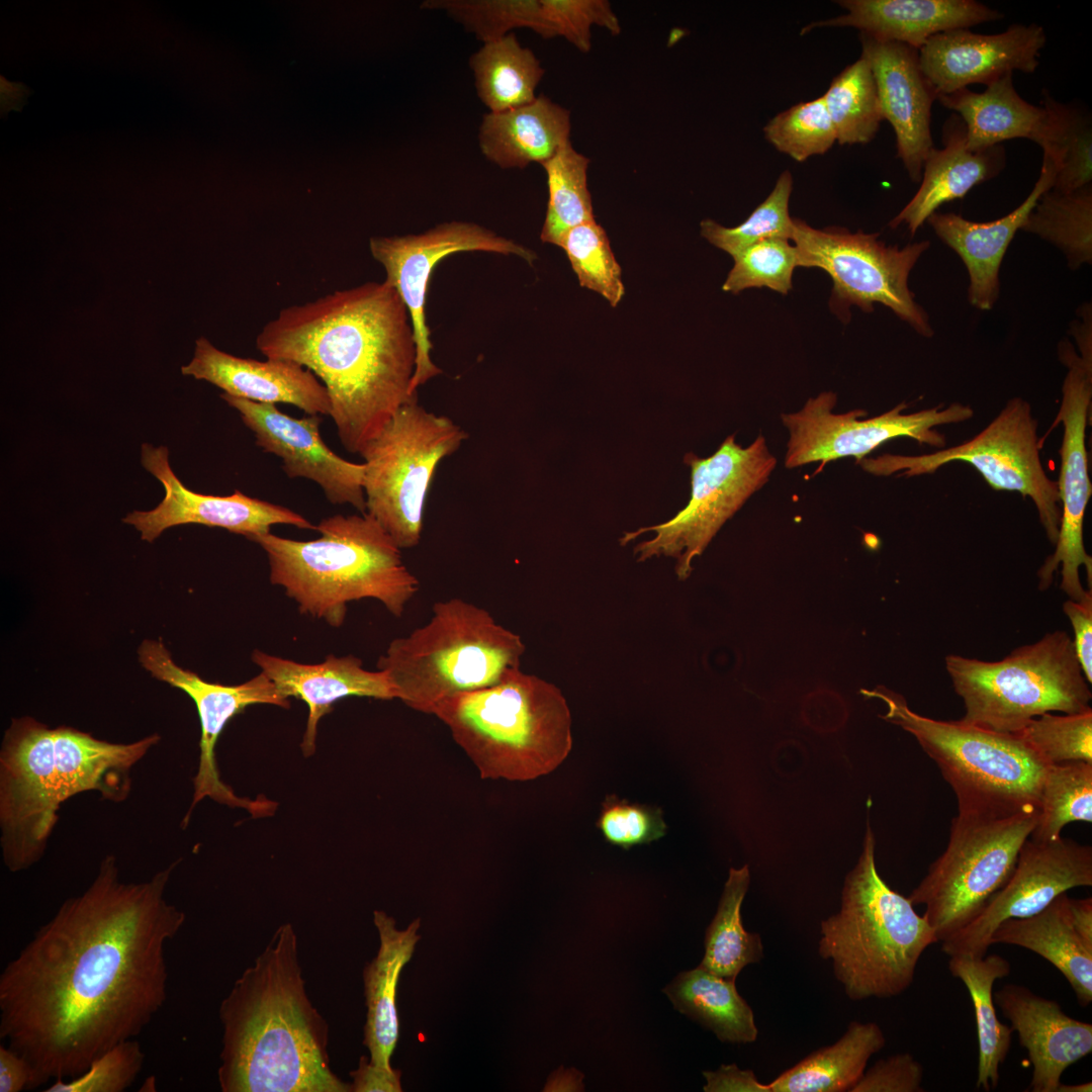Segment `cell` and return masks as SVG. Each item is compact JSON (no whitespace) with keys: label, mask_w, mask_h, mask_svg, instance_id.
<instances>
[{"label":"cell","mask_w":1092,"mask_h":1092,"mask_svg":"<svg viewBox=\"0 0 1092 1092\" xmlns=\"http://www.w3.org/2000/svg\"><path fill=\"white\" fill-rule=\"evenodd\" d=\"M180 859L124 882L105 855L0 975V1038L32 1070L29 1089L74 1078L138 1036L167 999L166 945L186 916L166 889Z\"/></svg>","instance_id":"1"},{"label":"cell","mask_w":1092,"mask_h":1092,"mask_svg":"<svg viewBox=\"0 0 1092 1092\" xmlns=\"http://www.w3.org/2000/svg\"><path fill=\"white\" fill-rule=\"evenodd\" d=\"M271 359L309 369L325 385L342 445L359 454L411 392L417 346L408 310L385 280L281 309L256 337Z\"/></svg>","instance_id":"2"},{"label":"cell","mask_w":1092,"mask_h":1092,"mask_svg":"<svg viewBox=\"0 0 1092 1092\" xmlns=\"http://www.w3.org/2000/svg\"><path fill=\"white\" fill-rule=\"evenodd\" d=\"M223 1092H350L331 1069L329 1025L309 1000L297 934L280 925L221 1001Z\"/></svg>","instance_id":"3"},{"label":"cell","mask_w":1092,"mask_h":1092,"mask_svg":"<svg viewBox=\"0 0 1092 1092\" xmlns=\"http://www.w3.org/2000/svg\"><path fill=\"white\" fill-rule=\"evenodd\" d=\"M160 740L153 733L116 743L29 716L12 719L0 748V846L8 871L28 870L43 857L68 799L97 792L112 803L125 801L133 767Z\"/></svg>","instance_id":"4"},{"label":"cell","mask_w":1092,"mask_h":1092,"mask_svg":"<svg viewBox=\"0 0 1092 1092\" xmlns=\"http://www.w3.org/2000/svg\"><path fill=\"white\" fill-rule=\"evenodd\" d=\"M317 539L298 541L269 533L255 536L266 552L270 581L280 585L301 614L341 626L350 602L379 601L400 617L420 582L401 549L369 515H335L316 526Z\"/></svg>","instance_id":"5"},{"label":"cell","mask_w":1092,"mask_h":1092,"mask_svg":"<svg viewBox=\"0 0 1092 1092\" xmlns=\"http://www.w3.org/2000/svg\"><path fill=\"white\" fill-rule=\"evenodd\" d=\"M449 729L483 780L527 782L555 770L572 748L571 713L558 687L519 668L490 687L439 703Z\"/></svg>","instance_id":"6"},{"label":"cell","mask_w":1092,"mask_h":1092,"mask_svg":"<svg viewBox=\"0 0 1092 1092\" xmlns=\"http://www.w3.org/2000/svg\"><path fill=\"white\" fill-rule=\"evenodd\" d=\"M868 823L862 850L844 880L840 910L821 922L818 952L854 1001L890 998L907 990L926 948L938 942L910 900L878 873Z\"/></svg>","instance_id":"7"},{"label":"cell","mask_w":1092,"mask_h":1092,"mask_svg":"<svg viewBox=\"0 0 1092 1092\" xmlns=\"http://www.w3.org/2000/svg\"><path fill=\"white\" fill-rule=\"evenodd\" d=\"M526 645L492 615L460 598L439 601L432 616L408 635L394 638L376 667L396 699L432 715L442 701L498 682L519 668Z\"/></svg>","instance_id":"8"},{"label":"cell","mask_w":1092,"mask_h":1092,"mask_svg":"<svg viewBox=\"0 0 1092 1092\" xmlns=\"http://www.w3.org/2000/svg\"><path fill=\"white\" fill-rule=\"evenodd\" d=\"M860 693L881 700L887 707L881 718L914 736L952 789L958 810L1038 808L1048 764L1014 733L922 716L882 686Z\"/></svg>","instance_id":"9"},{"label":"cell","mask_w":1092,"mask_h":1092,"mask_svg":"<svg viewBox=\"0 0 1092 1092\" xmlns=\"http://www.w3.org/2000/svg\"><path fill=\"white\" fill-rule=\"evenodd\" d=\"M945 667L963 699L965 723L1014 733L1048 712L1091 709L1092 694L1065 631L1046 633L999 661L949 654Z\"/></svg>","instance_id":"10"},{"label":"cell","mask_w":1092,"mask_h":1092,"mask_svg":"<svg viewBox=\"0 0 1092 1092\" xmlns=\"http://www.w3.org/2000/svg\"><path fill=\"white\" fill-rule=\"evenodd\" d=\"M1038 808L958 810L944 851L908 899L940 942L971 922L1011 876Z\"/></svg>","instance_id":"11"},{"label":"cell","mask_w":1092,"mask_h":1092,"mask_svg":"<svg viewBox=\"0 0 1092 1092\" xmlns=\"http://www.w3.org/2000/svg\"><path fill=\"white\" fill-rule=\"evenodd\" d=\"M468 434L452 419L404 403L363 449L366 514L402 549L419 545L425 503L438 467Z\"/></svg>","instance_id":"12"},{"label":"cell","mask_w":1092,"mask_h":1092,"mask_svg":"<svg viewBox=\"0 0 1092 1092\" xmlns=\"http://www.w3.org/2000/svg\"><path fill=\"white\" fill-rule=\"evenodd\" d=\"M685 463L691 468L692 486L687 506L664 523L626 532L620 538V544L626 545L654 532L653 538L634 547L637 560L672 557L681 581L689 578L694 558L705 551L725 522L768 481L777 459L762 435L745 448L731 435L712 456L700 458L690 452Z\"/></svg>","instance_id":"13"},{"label":"cell","mask_w":1092,"mask_h":1092,"mask_svg":"<svg viewBox=\"0 0 1092 1092\" xmlns=\"http://www.w3.org/2000/svg\"><path fill=\"white\" fill-rule=\"evenodd\" d=\"M1037 421L1021 397L1010 399L996 418L972 439L916 456L883 454L857 464L876 476H918L934 473L956 461L973 465L996 490L1019 492L1033 502L1046 537L1055 544L1061 521L1057 481L1044 471Z\"/></svg>","instance_id":"14"},{"label":"cell","mask_w":1092,"mask_h":1092,"mask_svg":"<svg viewBox=\"0 0 1092 1092\" xmlns=\"http://www.w3.org/2000/svg\"><path fill=\"white\" fill-rule=\"evenodd\" d=\"M879 236L841 228L818 230L794 218L792 240L799 266L820 268L831 277L830 306L837 314H848L852 305L872 312L878 302L921 336L932 337L928 314L908 286L910 272L928 250L929 241L899 248L887 246Z\"/></svg>","instance_id":"15"},{"label":"cell","mask_w":1092,"mask_h":1092,"mask_svg":"<svg viewBox=\"0 0 1092 1092\" xmlns=\"http://www.w3.org/2000/svg\"><path fill=\"white\" fill-rule=\"evenodd\" d=\"M836 400V393L825 391L809 398L798 412L782 414L790 435L785 456L787 468L814 462L823 465L849 456L857 463L885 442L901 437L942 449L946 439L934 428L962 423L974 416L971 406L960 402L912 414H904L908 405L901 402L880 416L863 419L867 416L863 410L833 413Z\"/></svg>","instance_id":"16"},{"label":"cell","mask_w":1092,"mask_h":1092,"mask_svg":"<svg viewBox=\"0 0 1092 1092\" xmlns=\"http://www.w3.org/2000/svg\"><path fill=\"white\" fill-rule=\"evenodd\" d=\"M1061 362L1068 371L1062 386V399L1051 430L1063 425L1059 451L1061 467L1057 481L1061 504V521L1056 549L1037 571L1038 588L1046 589L1055 571L1061 565V589L1070 600H1081L1084 589L1079 569L1085 567L1089 588L1092 584V558L1083 540L1085 512L1092 485L1088 469L1086 431L1092 399V361L1083 359L1067 339L1058 346Z\"/></svg>","instance_id":"17"},{"label":"cell","mask_w":1092,"mask_h":1092,"mask_svg":"<svg viewBox=\"0 0 1092 1092\" xmlns=\"http://www.w3.org/2000/svg\"><path fill=\"white\" fill-rule=\"evenodd\" d=\"M372 257L386 273L385 281L393 286L405 304L414 328L417 346L416 369L411 392L442 370L431 359L432 343L425 315L430 277L443 258L458 252L482 251L516 255L530 264L535 253L512 240L477 223L450 221L419 234L394 237H375L369 241Z\"/></svg>","instance_id":"18"},{"label":"cell","mask_w":1092,"mask_h":1092,"mask_svg":"<svg viewBox=\"0 0 1092 1092\" xmlns=\"http://www.w3.org/2000/svg\"><path fill=\"white\" fill-rule=\"evenodd\" d=\"M1092 886V848L1062 836L1052 841L1028 838L1014 870L982 911L941 942L948 957H985L994 930L1005 920L1036 914L1058 896Z\"/></svg>","instance_id":"19"},{"label":"cell","mask_w":1092,"mask_h":1092,"mask_svg":"<svg viewBox=\"0 0 1092 1092\" xmlns=\"http://www.w3.org/2000/svg\"><path fill=\"white\" fill-rule=\"evenodd\" d=\"M138 653L141 664L153 677L185 692L197 709L201 728L199 763L193 778L192 803L183 819V826H186L194 807L204 798L248 809L254 816L271 814L272 802L240 798L221 781L215 746L228 722L248 706L270 704L289 708V700L280 695L273 681L262 671L237 686L205 681L197 673L178 666L161 639L143 641Z\"/></svg>","instance_id":"20"},{"label":"cell","mask_w":1092,"mask_h":1092,"mask_svg":"<svg viewBox=\"0 0 1092 1092\" xmlns=\"http://www.w3.org/2000/svg\"><path fill=\"white\" fill-rule=\"evenodd\" d=\"M142 464L165 488V496L151 511H134L123 518L133 526L141 538L153 542L165 530L186 524L223 528L251 539L270 532L276 524L313 529L301 515L278 505L246 495L235 490L226 496L202 494L187 488L169 464V452L164 446H142Z\"/></svg>","instance_id":"21"},{"label":"cell","mask_w":1092,"mask_h":1092,"mask_svg":"<svg viewBox=\"0 0 1092 1092\" xmlns=\"http://www.w3.org/2000/svg\"><path fill=\"white\" fill-rule=\"evenodd\" d=\"M220 396L239 412L254 433L256 444L283 460L282 468L288 477L308 478L323 488L330 503L348 504L366 513L364 463L347 461L326 445L317 415L297 419L283 414L275 404L225 393Z\"/></svg>","instance_id":"22"},{"label":"cell","mask_w":1092,"mask_h":1092,"mask_svg":"<svg viewBox=\"0 0 1092 1092\" xmlns=\"http://www.w3.org/2000/svg\"><path fill=\"white\" fill-rule=\"evenodd\" d=\"M1044 29L1037 24H1012L996 34H980L969 28L931 36L918 51L923 74L937 95L988 86L1013 71L1033 73L1045 46Z\"/></svg>","instance_id":"23"},{"label":"cell","mask_w":1092,"mask_h":1092,"mask_svg":"<svg viewBox=\"0 0 1092 1092\" xmlns=\"http://www.w3.org/2000/svg\"><path fill=\"white\" fill-rule=\"evenodd\" d=\"M861 57L876 81L884 119L892 125L897 156L913 182H920L926 156L933 148L931 107L937 94L923 74L918 50L860 33Z\"/></svg>","instance_id":"24"},{"label":"cell","mask_w":1092,"mask_h":1092,"mask_svg":"<svg viewBox=\"0 0 1092 1092\" xmlns=\"http://www.w3.org/2000/svg\"><path fill=\"white\" fill-rule=\"evenodd\" d=\"M994 1002L1018 1034L1032 1065L1027 1091L1058 1092L1067 1068L1092 1052V1024L1066 1014L1054 1000L1028 988L1004 985Z\"/></svg>","instance_id":"25"},{"label":"cell","mask_w":1092,"mask_h":1092,"mask_svg":"<svg viewBox=\"0 0 1092 1092\" xmlns=\"http://www.w3.org/2000/svg\"><path fill=\"white\" fill-rule=\"evenodd\" d=\"M181 372L210 382L236 397L270 404L288 403L310 416L331 414L325 385L309 369L293 361L237 357L200 337L195 342L193 358L181 367Z\"/></svg>","instance_id":"26"},{"label":"cell","mask_w":1092,"mask_h":1092,"mask_svg":"<svg viewBox=\"0 0 1092 1092\" xmlns=\"http://www.w3.org/2000/svg\"><path fill=\"white\" fill-rule=\"evenodd\" d=\"M991 945H1017L1043 958L1067 979L1082 1007L1092 1002V899L1058 896L1040 912L1003 921Z\"/></svg>","instance_id":"27"},{"label":"cell","mask_w":1092,"mask_h":1092,"mask_svg":"<svg viewBox=\"0 0 1092 1092\" xmlns=\"http://www.w3.org/2000/svg\"><path fill=\"white\" fill-rule=\"evenodd\" d=\"M846 12L813 21L803 35L816 28L853 27L882 41H896L920 50L933 35L1000 20L1004 15L974 0H840Z\"/></svg>","instance_id":"28"},{"label":"cell","mask_w":1092,"mask_h":1092,"mask_svg":"<svg viewBox=\"0 0 1092 1092\" xmlns=\"http://www.w3.org/2000/svg\"><path fill=\"white\" fill-rule=\"evenodd\" d=\"M252 660L273 681L282 697H294L307 705L308 718L301 742L305 756L313 754L317 724L337 701L347 697L396 699L386 673L365 669L362 660L352 654H330L322 663L307 664L255 649Z\"/></svg>","instance_id":"29"},{"label":"cell","mask_w":1092,"mask_h":1092,"mask_svg":"<svg viewBox=\"0 0 1092 1092\" xmlns=\"http://www.w3.org/2000/svg\"><path fill=\"white\" fill-rule=\"evenodd\" d=\"M1055 174L1053 162L1043 155L1039 177L1028 196L996 220L971 221L953 212H934L927 218L940 241L964 262L970 279L968 300L974 307H994L1000 294L999 272L1005 253L1040 196L1053 187Z\"/></svg>","instance_id":"30"},{"label":"cell","mask_w":1092,"mask_h":1092,"mask_svg":"<svg viewBox=\"0 0 1092 1092\" xmlns=\"http://www.w3.org/2000/svg\"><path fill=\"white\" fill-rule=\"evenodd\" d=\"M942 141L943 148L933 147L926 156L920 186L890 221L892 229L904 223L914 236L939 206L963 198L976 185L998 176L1006 165V153L1001 145L969 150L965 125L954 113L942 126Z\"/></svg>","instance_id":"31"},{"label":"cell","mask_w":1092,"mask_h":1092,"mask_svg":"<svg viewBox=\"0 0 1092 1092\" xmlns=\"http://www.w3.org/2000/svg\"><path fill=\"white\" fill-rule=\"evenodd\" d=\"M373 921L380 944L376 957L363 971L367 1006L363 1043L372 1064L391 1069L390 1058L399 1033L396 987L401 970L421 939L418 934L421 918L415 919L405 929H398L393 917L375 910Z\"/></svg>","instance_id":"32"},{"label":"cell","mask_w":1092,"mask_h":1092,"mask_svg":"<svg viewBox=\"0 0 1092 1092\" xmlns=\"http://www.w3.org/2000/svg\"><path fill=\"white\" fill-rule=\"evenodd\" d=\"M570 112L544 95L532 102L482 116L478 144L482 155L502 169L542 164L569 140Z\"/></svg>","instance_id":"33"},{"label":"cell","mask_w":1092,"mask_h":1092,"mask_svg":"<svg viewBox=\"0 0 1092 1092\" xmlns=\"http://www.w3.org/2000/svg\"><path fill=\"white\" fill-rule=\"evenodd\" d=\"M936 100L962 119L971 151L986 150L1012 139L1037 144L1045 120L1041 105H1033L1017 93L1012 73L989 84L983 92L963 88L937 95Z\"/></svg>","instance_id":"34"},{"label":"cell","mask_w":1092,"mask_h":1092,"mask_svg":"<svg viewBox=\"0 0 1092 1092\" xmlns=\"http://www.w3.org/2000/svg\"><path fill=\"white\" fill-rule=\"evenodd\" d=\"M886 1044L875 1022L852 1021L833 1044L808 1055L768 1084L770 1092L850 1091L869 1060Z\"/></svg>","instance_id":"35"},{"label":"cell","mask_w":1092,"mask_h":1092,"mask_svg":"<svg viewBox=\"0 0 1092 1092\" xmlns=\"http://www.w3.org/2000/svg\"><path fill=\"white\" fill-rule=\"evenodd\" d=\"M673 1007L715 1033L724 1042L749 1043L758 1029L751 1007L738 993L735 981L702 967L679 973L664 989Z\"/></svg>","instance_id":"36"},{"label":"cell","mask_w":1092,"mask_h":1092,"mask_svg":"<svg viewBox=\"0 0 1092 1092\" xmlns=\"http://www.w3.org/2000/svg\"><path fill=\"white\" fill-rule=\"evenodd\" d=\"M948 970L964 983L971 996L979 1043L976 1088L989 1092L999 1084V1069L1011 1046L1013 1030L999 1020L993 997L995 982L1009 975L1010 964L999 954L954 956L949 957Z\"/></svg>","instance_id":"37"},{"label":"cell","mask_w":1092,"mask_h":1092,"mask_svg":"<svg viewBox=\"0 0 1092 1092\" xmlns=\"http://www.w3.org/2000/svg\"><path fill=\"white\" fill-rule=\"evenodd\" d=\"M477 96L489 112H502L535 100L544 69L515 33L485 42L469 59Z\"/></svg>","instance_id":"38"},{"label":"cell","mask_w":1092,"mask_h":1092,"mask_svg":"<svg viewBox=\"0 0 1092 1092\" xmlns=\"http://www.w3.org/2000/svg\"><path fill=\"white\" fill-rule=\"evenodd\" d=\"M749 882L748 866L730 869L717 912L705 935L700 967L731 981L736 980L744 967L763 958L760 935L747 932L741 921V905Z\"/></svg>","instance_id":"39"},{"label":"cell","mask_w":1092,"mask_h":1092,"mask_svg":"<svg viewBox=\"0 0 1092 1092\" xmlns=\"http://www.w3.org/2000/svg\"><path fill=\"white\" fill-rule=\"evenodd\" d=\"M1045 120L1037 143L1053 162L1056 174L1052 189L1071 192L1092 181V122L1087 110L1056 100L1042 91Z\"/></svg>","instance_id":"40"},{"label":"cell","mask_w":1092,"mask_h":1092,"mask_svg":"<svg viewBox=\"0 0 1092 1092\" xmlns=\"http://www.w3.org/2000/svg\"><path fill=\"white\" fill-rule=\"evenodd\" d=\"M1021 231L1058 248L1077 270L1092 263V186L1071 192L1045 191Z\"/></svg>","instance_id":"41"},{"label":"cell","mask_w":1092,"mask_h":1092,"mask_svg":"<svg viewBox=\"0 0 1092 1092\" xmlns=\"http://www.w3.org/2000/svg\"><path fill=\"white\" fill-rule=\"evenodd\" d=\"M589 162L567 141L541 164L546 172L549 194L540 235L542 242L560 246L570 229L595 219L587 188Z\"/></svg>","instance_id":"42"},{"label":"cell","mask_w":1092,"mask_h":1092,"mask_svg":"<svg viewBox=\"0 0 1092 1092\" xmlns=\"http://www.w3.org/2000/svg\"><path fill=\"white\" fill-rule=\"evenodd\" d=\"M839 145L872 142L884 120L872 68L860 56L831 81L822 96Z\"/></svg>","instance_id":"43"},{"label":"cell","mask_w":1092,"mask_h":1092,"mask_svg":"<svg viewBox=\"0 0 1092 1092\" xmlns=\"http://www.w3.org/2000/svg\"><path fill=\"white\" fill-rule=\"evenodd\" d=\"M1092 822V763L1050 764L1042 781L1038 816L1030 839L1052 841L1070 822Z\"/></svg>","instance_id":"44"},{"label":"cell","mask_w":1092,"mask_h":1092,"mask_svg":"<svg viewBox=\"0 0 1092 1092\" xmlns=\"http://www.w3.org/2000/svg\"><path fill=\"white\" fill-rule=\"evenodd\" d=\"M421 7L445 11L483 43L520 27L530 28L544 38L555 37L541 0H427Z\"/></svg>","instance_id":"45"},{"label":"cell","mask_w":1092,"mask_h":1092,"mask_svg":"<svg viewBox=\"0 0 1092 1092\" xmlns=\"http://www.w3.org/2000/svg\"><path fill=\"white\" fill-rule=\"evenodd\" d=\"M793 189L790 171H784L772 191L740 224L726 228L713 219H704L701 235L715 247L734 257L747 247L766 239L792 240L794 218L789 201Z\"/></svg>","instance_id":"46"},{"label":"cell","mask_w":1092,"mask_h":1092,"mask_svg":"<svg viewBox=\"0 0 1092 1092\" xmlns=\"http://www.w3.org/2000/svg\"><path fill=\"white\" fill-rule=\"evenodd\" d=\"M564 250L580 286L596 291L613 306L625 294L621 267L605 230L590 220L570 229L563 237Z\"/></svg>","instance_id":"47"},{"label":"cell","mask_w":1092,"mask_h":1092,"mask_svg":"<svg viewBox=\"0 0 1092 1092\" xmlns=\"http://www.w3.org/2000/svg\"><path fill=\"white\" fill-rule=\"evenodd\" d=\"M766 141L797 162L823 155L836 134L823 97L799 102L770 118L762 128Z\"/></svg>","instance_id":"48"},{"label":"cell","mask_w":1092,"mask_h":1092,"mask_svg":"<svg viewBox=\"0 0 1092 1092\" xmlns=\"http://www.w3.org/2000/svg\"><path fill=\"white\" fill-rule=\"evenodd\" d=\"M1014 734L1048 765L1092 763V709L1065 715L1043 713Z\"/></svg>","instance_id":"49"},{"label":"cell","mask_w":1092,"mask_h":1092,"mask_svg":"<svg viewBox=\"0 0 1092 1092\" xmlns=\"http://www.w3.org/2000/svg\"><path fill=\"white\" fill-rule=\"evenodd\" d=\"M734 265L722 289L738 293L748 288L766 287L782 294L792 289L794 269L799 266L798 251L788 240L766 239L733 257Z\"/></svg>","instance_id":"50"},{"label":"cell","mask_w":1092,"mask_h":1092,"mask_svg":"<svg viewBox=\"0 0 1092 1092\" xmlns=\"http://www.w3.org/2000/svg\"><path fill=\"white\" fill-rule=\"evenodd\" d=\"M146 1055L134 1038L119 1042L96 1058L82 1074L57 1080L46 1092H122L144 1066Z\"/></svg>","instance_id":"51"},{"label":"cell","mask_w":1092,"mask_h":1092,"mask_svg":"<svg viewBox=\"0 0 1092 1092\" xmlns=\"http://www.w3.org/2000/svg\"><path fill=\"white\" fill-rule=\"evenodd\" d=\"M597 826L607 842L624 849L657 840L667 829L659 807L630 803L616 795L605 798Z\"/></svg>","instance_id":"52"},{"label":"cell","mask_w":1092,"mask_h":1092,"mask_svg":"<svg viewBox=\"0 0 1092 1092\" xmlns=\"http://www.w3.org/2000/svg\"><path fill=\"white\" fill-rule=\"evenodd\" d=\"M545 18L555 36H562L581 53L592 49V26L599 25L613 35L621 32L620 21L606 0H541Z\"/></svg>","instance_id":"53"},{"label":"cell","mask_w":1092,"mask_h":1092,"mask_svg":"<svg viewBox=\"0 0 1092 1092\" xmlns=\"http://www.w3.org/2000/svg\"><path fill=\"white\" fill-rule=\"evenodd\" d=\"M923 1068L910 1054L882 1059L864 1071L851 1092H921Z\"/></svg>","instance_id":"54"},{"label":"cell","mask_w":1092,"mask_h":1092,"mask_svg":"<svg viewBox=\"0 0 1092 1092\" xmlns=\"http://www.w3.org/2000/svg\"><path fill=\"white\" fill-rule=\"evenodd\" d=\"M1063 611L1074 630V647L1086 680L1092 681V590L1079 601L1068 600Z\"/></svg>","instance_id":"55"},{"label":"cell","mask_w":1092,"mask_h":1092,"mask_svg":"<svg viewBox=\"0 0 1092 1092\" xmlns=\"http://www.w3.org/2000/svg\"><path fill=\"white\" fill-rule=\"evenodd\" d=\"M706 1092H770L768 1084L760 1083L754 1072L741 1070L735 1064L721 1065L716 1071H704Z\"/></svg>","instance_id":"56"},{"label":"cell","mask_w":1092,"mask_h":1092,"mask_svg":"<svg viewBox=\"0 0 1092 1092\" xmlns=\"http://www.w3.org/2000/svg\"><path fill=\"white\" fill-rule=\"evenodd\" d=\"M350 1076L353 1080L351 1087L354 1092L402 1091L399 1070L372 1064L365 1056L360 1057L358 1068L351 1071Z\"/></svg>","instance_id":"57"},{"label":"cell","mask_w":1092,"mask_h":1092,"mask_svg":"<svg viewBox=\"0 0 1092 1092\" xmlns=\"http://www.w3.org/2000/svg\"><path fill=\"white\" fill-rule=\"evenodd\" d=\"M32 1070L27 1060L8 1045H0V1092L29 1089Z\"/></svg>","instance_id":"58"},{"label":"cell","mask_w":1092,"mask_h":1092,"mask_svg":"<svg viewBox=\"0 0 1092 1092\" xmlns=\"http://www.w3.org/2000/svg\"><path fill=\"white\" fill-rule=\"evenodd\" d=\"M1078 314L1081 317L1071 323L1070 332L1078 345L1080 356L1092 361V317L1090 303L1080 307Z\"/></svg>","instance_id":"59"},{"label":"cell","mask_w":1092,"mask_h":1092,"mask_svg":"<svg viewBox=\"0 0 1092 1092\" xmlns=\"http://www.w3.org/2000/svg\"><path fill=\"white\" fill-rule=\"evenodd\" d=\"M29 89L23 84L10 83L1 78V109L8 112L11 109L20 110L28 97Z\"/></svg>","instance_id":"60"},{"label":"cell","mask_w":1092,"mask_h":1092,"mask_svg":"<svg viewBox=\"0 0 1092 1092\" xmlns=\"http://www.w3.org/2000/svg\"><path fill=\"white\" fill-rule=\"evenodd\" d=\"M553 1076L554 1078L548 1081L545 1090H583L582 1075L575 1070L570 1069L561 1073L556 1071Z\"/></svg>","instance_id":"61"},{"label":"cell","mask_w":1092,"mask_h":1092,"mask_svg":"<svg viewBox=\"0 0 1092 1092\" xmlns=\"http://www.w3.org/2000/svg\"><path fill=\"white\" fill-rule=\"evenodd\" d=\"M1091 1091H1092V1083L1091 1082H1086V1083L1076 1084V1085H1065V1084L1061 1083L1059 1088H1058V1092H1091Z\"/></svg>","instance_id":"62"}]
</instances>
